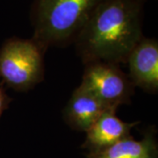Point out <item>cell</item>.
Listing matches in <instances>:
<instances>
[{
    "instance_id": "cell-2",
    "label": "cell",
    "mask_w": 158,
    "mask_h": 158,
    "mask_svg": "<svg viewBox=\"0 0 158 158\" xmlns=\"http://www.w3.org/2000/svg\"><path fill=\"white\" fill-rule=\"evenodd\" d=\"M102 0H34L33 39L45 50L73 42Z\"/></svg>"
},
{
    "instance_id": "cell-6",
    "label": "cell",
    "mask_w": 158,
    "mask_h": 158,
    "mask_svg": "<svg viewBox=\"0 0 158 158\" xmlns=\"http://www.w3.org/2000/svg\"><path fill=\"white\" fill-rule=\"evenodd\" d=\"M116 109H109L102 114L87 130L82 148L88 153L103 150L116 142L131 136V130L140 121L124 122L116 116Z\"/></svg>"
},
{
    "instance_id": "cell-9",
    "label": "cell",
    "mask_w": 158,
    "mask_h": 158,
    "mask_svg": "<svg viewBox=\"0 0 158 158\" xmlns=\"http://www.w3.org/2000/svg\"><path fill=\"white\" fill-rule=\"evenodd\" d=\"M11 101V98L6 94L4 87L0 85V118H1L3 113L8 108Z\"/></svg>"
},
{
    "instance_id": "cell-8",
    "label": "cell",
    "mask_w": 158,
    "mask_h": 158,
    "mask_svg": "<svg viewBox=\"0 0 158 158\" xmlns=\"http://www.w3.org/2000/svg\"><path fill=\"white\" fill-rule=\"evenodd\" d=\"M156 128L148 127L141 140L127 137L110 147L94 153H88V158H157L158 147Z\"/></svg>"
},
{
    "instance_id": "cell-7",
    "label": "cell",
    "mask_w": 158,
    "mask_h": 158,
    "mask_svg": "<svg viewBox=\"0 0 158 158\" xmlns=\"http://www.w3.org/2000/svg\"><path fill=\"white\" fill-rule=\"evenodd\" d=\"M109 109L115 108L106 106L84 87L79 85L73 91L63 109L62 118L70 128L86 132Z\"/></svg>"
},
{
    "instance_id": "cell-1",
    "label": "cell",
    "mask_w": 158,
    "mask_h": 158,
    "mask_svg": "<svg viewBox=\"0 0 158 158\" xmlns=\"http://www.w3.org/2000/svg\"><path fill=\"white\" fill-rule=\"evenodd\" d=\"M146 0H102L74 40L84 64L126 63L142 34Z\"/></svg>"
},
{
    "instance_id": "cell-4",
    "label": "cell",
    "mask_w": 158,
    "mask_h": 158,
    "mask_svg": "<svg viewBox=\"0 0 158 158\" xmlns=\"http://www.w3.org/2000/svg\"><path fill=\"white\" fill-rule=\"evenodd\" d=\"M81 86L109 107L130 104L135 86L118 64L93 62L85 64Z\"/></svg>"
},
{
    "instance_id": "cell-3",
    "label": "cell",
    "mask_w": 158,
    "mask_h": 158,
    "mask_svg": "<svg viewBox=\"0 0 158 158\" xmlns=\"http://www.w3.org/2000/svg\"><path fill=\"white\" fill-rule=\"evenodd\" d=\"M45 49L31 39L11 37L0 48V77L17 91H27L44 78Z\"/></svg>"
},
{
    "instance_id": "cell-5",
    "label": "cell",
    "mask_w": 158,
    "mask_h": 158,
    "mask_svg": "<svg viewBox=\"0 0 158 158\" xmlns=\"http://www.w3.org/2000/svg\"><path fill=\"white\" fill-rule=\"evenodd\" d=\"M129 77L135 87L148 93L158 91V42L143 36L129 53L127 62Z\"/></svg>"
}]
</instances>
